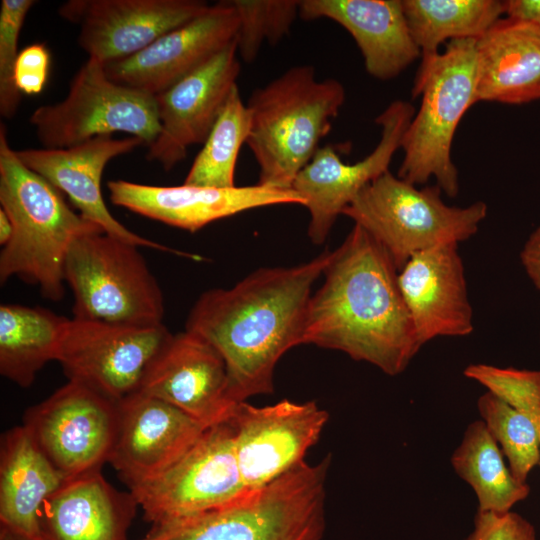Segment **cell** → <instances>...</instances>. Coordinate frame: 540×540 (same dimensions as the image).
I'll list each match as a JSON object with an SVG mask.
<instances>
[{
	"instance_id": "484cf974",
	"label": "cell",
	"mask_w": 540,
	"mask_h": 540,
	"mask_svg": "<svg viewBox=\"0 0 540 540\" xmlns=\"http://www.w3.org/2000/svg\"><path fill=\"white\" fill-rule=\"evenodd\" d=\"M65 480L23 424L6 431L0 445L1 532L40 540L43 504Z\"/></svg>"
},
{
	"instance_id": "f1b7e54d",
	"label": "cell",
	"mask_w": 540,
	"mask_h": 540,
	"mask_svg": "<svg viewBox=\"0 0 540 540\" xmlns=\"http://www.w3.org/2000/svg\"><path fill=\"white\" fill-rule=\"evenodd\" d=\"M421 58L439 53L445 41L477 39L504 14L499 0H402Z\"/></svg>"
},
{
	"instance_id": "4dcf8cb0",
	"label": "cell",
	"mask_w": 540,
	"mask_h": 540,
	"mask_svg": "<svg viewBox=\"0 0 540 540\" xmlns=\"http://www.w3.org/2000/svg\"><path fill=\"white\" fill-rule=\"evenodd\" d=\"M481 420L506 456L513 477L525 483L540 463V443L535 423L497 395L487 391L478 398Z\"/></svg>"
},
{
	"instance_id": "e575fe53",
	"label": "cell",
	"mask_w": 540,
	"mask_h": 540,
	"mask_svg": "<svg viewBox=\"0 0 540 540\" xmlns=\"http://www.w3.org/2000/svg\"><path fill=\"white\" fill-rule=\"evenodd\" d=\"M466 540H537V535L534 526L515 512H477Z\"/></svg>"
},
{
	"instance_id": "603a6c76",
	"label": "cell",
	"mask_w": 540,
	"mask_h": 540,
	"mask_svg": "<svg viewBox=\"0 0 540 540\" xmlns=\"http://www.w3.org/2000/svg\"><path fill=\"white\" fill-rule=\"evenodd\" d=\"M299 17L342 26L355 40L368 74L379 80L397 77L421 56L402 0H303Z\"/></svg>"
},
{
	"instance_id": "cb8c5ba5",
	"label": "cell",
	"mask_w": 540,
	"mask_h": 540,
	"mask_svg": "<svg viewBox=\"0 0 540 540\" xmlns=\"http://www.w3.org/2000/svg\"><path fill=\"white\" fill-rule=\"evenodd\" d=\"M137 507L101 471L66 479L43 504L40 540H129Z\"/></svg>"
},
{
	"instance_id": "7a4b0ae2",
	"label": "cell",
	"mask_w": 540,
	"mask_h": 540,
	"mask_svg": "<svg viewBox=\"0 0 540 540\" xmlns=\"http://www.w3.org/2000/svg\"><path fill=\"white\" fill-rule=\"evenodd\" d=\"M387 250L357 224L334 251L312 293L303 344L339 350L394 376L422 347Z\"/></svg>"
},
{
	"instance_id": "6da1fadb",
	"label": "cell",
	"mask_w": 540,
	"mask_h": 540,
	"mask_svg": "<svg viewBox=\"0 0 540 540\" xmlns=\"http://www.w3.org/2000/svg\"><path fill=\"white\" fill-rule=\"evenodd\" d=\"M331 255L326 250L297 266L258 269L231 288L204 292L191 308L185 330L223 358L235 402L273 391L277 362L303 344L312 288Z\"/></svg>"
},
{
	"instance_id": "9a60e30c",
	"label": "cell",
	"mask_w": 540,
	"mask_h": 540,
	"mask_svg": "<svg viewBox=\"0 0 540 540\" xmlns=\"http://www.w3.org/2000/svg\"><path fill=\"white\" fill-rule=\"evenodd\" d=\"M209 6L198 0H69L58 14L79 26V46L105 65L136 54Z\"/></svg>"
},
{
	"instance_id": "d6986e66",
	"label": "cell",
	"mask_w": 540,
	"mask_h": 540,
	"mask_svg": "<svg viewBox=\"0 0 540 540\" xmlns=\"http://www.w3.org/2000/svg\"><path fill=\"white\" fill-rule=\"evenodd\" d=\"M118 406V432L109 463L128 490L170 468L207 429L175 406L141 392Z\"/></svg>"
},
{
	"instance_id": "f546056e",
	"label": "cell",
	"mask_w": 540,
	"mask_h": 540,
	"mask_svg": "<svg viewBox=\"0 0 540 540\" xmlns=\"http://www.w3.org/2000/svg\"><path fill=\"white\" fill-rule=\"evenodd\" d=\"M250 112L235 86L195 157L184 184L214 188L235 187L240 149L250 133Z\"/></svg>"
},
{
	"instance_id": "ac0fdd59",
	"label": "cell",
	"mask_w": 540,
	"mask_h": 540,
	"mask_svg": "<svg viewBox=\"0 0 540 540\" xmlns=\"http://www.w3.org/2000/svg\"><path fill=\"white\" fill-rule=\"evenodd\" d=\"M238 25L232 3L220 1L136 54L105 64L106 74L156 96L236 41Z\"/></svg>"
},
{
	"instance_id": "44dd1931",
	"label": "cell",
	"mask_w": 540,
	"mask_h": 540,
	"mask_svg": "<svg viewBox=\"0 0 540 540\" xmlns=\"http://www.w3.org/2000/svg\"><path fill=\"white\" fill-rule=\"evenodd\" d=\"M140 145L144 143L133 136L121 139L98 136L64 149L27 148L16 152L29 169L66 195L79 213L97 224L105 234L138 247L179 254L129 230L113 217L104 201L101 180L106 165Z\"/></svg>"
},
{
	"instance_id": "4fadbf2b",
	"label": "cell",
	"mask_w": 540,
	"mask_h": 540,
	"mask_svg": "<svg viewBox=\"0 0 540 540\" xmlns=\"http://www.w3.org/2000/svg\"><path fill=\"white\" fill-rule=\"evenodd\" d=\"M415 112L410 102L394 100L375 120L381 136L370 154L345 163L335 146L325 145L298 173L292 189L305 200L310 214L308 236L314 244L324 243L344 209L368 184L389 171Z\"/></svg>"
},
{
	"instance_id": "ab89813d",
	"label": "cell",
	"mask_w": 540,
	"mask_h": 540,
	"mask_svg": "<svg viewBox=\"0 0 540 540\" xmlns=\"http://www.w3.org/2000/svg\"><path fill=\"white\" fill-rule=\"evenodd\" d=\"M1 540H21V539H18L10 534L1 532Z\"/></svg>"
},
{
	"instance_id": "e0dca14e",
	"label": "cell",
	"mask_w": 540,
	"mask_h": 540,
	"mask_svg": "<svg viewBox=\"0 0 540 540\" xmlns=\"http://www.w3.org/2000/svg\"><path fill=\"white\" fill-rule=\"evenodd\" d=\"M236 41L156 95L161 131L147 159L165 170L182 161L191 145L204 143L240 73Z\"/></svg>"
},
{
	"instance_id": "5bb4252c",
	"label": "cell",
	"mask_w": 540,
	"mask_h": 540,
	"mask_svg": "<svg viewBox=\"0 0 540 540\" xmlns=\"http://www.w3.org/2000/svg\"><path fill=\"white\" fill-rule=\"evenodd\" d=\"M235 453L248 491L259 489L304 461L328 413L314 401L282 400L264 407L240 402L232 417Z\"/></svg>"
},
{
	"instance_id": "2e32d148",
	"label": "cell",
	"mask_w": 540,
	"mask_h": 540,
	"mask_svg": "<svg viewBox=\"0 0 540 540\" xmlns=\"http://www.w3.org/2000/svg\"><path fill=\"white\" fill-rule=\"evenodd\" d=\"M137 392L175 406L207 428L230 421L239 404L231 396L223 358L187 330L170 335Z\"/></svg>"
},
{
	"instance_id": "8d00e7d4",
	"label": "cell",
	"mask_w": 540,
	"mask_h": 540,
	"mask_svg": "<svg viewBox=\"0 0 540 540\" xmlns=\"http://www.w3.org/2000/svg\"><path fill=\"white\" fill-rule=\"evenodd\" d=\"M506 18L532 25L540 31V0L503 1Z\"/></svg>"
},
{
	"instance_id": "ffe728a7",
	"label": "cell",
	"mask_w": 540,
	"mask_h": 540,
	"mask_svg": "<svg viewBox=\"0 0 540 540\" xmlns=\"http://www.w3.org/2000/svg\"><path fill=\"white\" fill-rule=\"evenodd\" d=\"M107 188L114 205L189 232L250 209L305 205V200L293 189L282 190L259 184L232 188L184 183L155 186L119 179L109 181Z\"/></svg>"
},
{
	"instance_id": "d6a6232c",
	"label": "cell",
	"mask_w": 540,
	"mask_h": 540,
	"mask_svg": "<svg viewBox=\"0 0 540 540\" xmlns=\"http://www.w3.org/2000/svg\"><path fill=\"white\" fill-rule=\"evenodd\" d=\"M33 0H2L0 7V114L11 119L16 114L21 93L14 82L19 55L18 40Z\"/></svg>"
},
{
	"instance_id": "5b68a950",
	"label": "cell",
	"mask_w": 540,
	"mask_h": 540,
	"mask_svg": "<svg viewBox=\"0 0 540 540\" xmlns=\"http://www.w3.org/2000/svg\"><path fill=\"white\" fill-rule=\"evenodd\" d=\"M329 457L302 461L226 506L152 525L141 540H321Z\"/></svg>"
},
{
	"instance_id": "1f68e13d",
	"label": "cell",
	"mask_w": 540,
	"mask_h": 540,
	"mask_svg": "<svg viewBox=\"0 0 540 540\" xmlns=\"http://www.w3.org/2000/svg\"><path fill=\"white\" fill-rule=\"evenodd\" d=\"M239 25L236 44L239 56L253 62L264 42L277 44L299 16L296 0H230Z\"/></svg>"
},
{
	"instance_id": "f35d334b",
	"label": "cell",
	"mask_w": 540,
	"mask_h": 540,
	"mask_svg": "<svg viewBox=\"0 0 540 540\" xmlns=\"http://www.w3.org/2000/svg\"><path fill=\"white\" fill-rule=\"evenodd\" d=\"M13 223L7 213L0 208V244L5 246L12 238Z\"/></svg>"
},
{
	"instance_id": "8992f818",
	"label": "cell",
	"mask_w": 540,
	"mask_h": 540,
	"mask_svg": "<svg viewBox=\"0 0 540 540\" xmlns=\"http://www.w3.org/2000/svg\"><path fill=\"white\" fill-rule=\"evenodd\" d=\"M476 39L447 43L443 52L421 58L412 97L421 96L402 139L398 177L414 185L430 178L449 197L459 191L451 149L455 132L476 100Z\"/></svg>"
},
{
	"instance_id": "ba28073f",
	"label": "cell",
	"mask_w": 540,
	"mask_h": 540,
	"mask_svg": "<svg viewBox=\"0 0 540 540\" xmlns=\"http://www.w3.org/2000/svg\"><path fill=\"white\" fill-rule=\"evenodd\" d=\"M73 318L131 326L163 323L164 298L138 246L103 232L77 239L64 268Z\"/></svg>"
},
{
	"instance_id": "30bf717a",
	"label": "cell",
	"mask_w": 540,
	"mask_h": 540,
	"mask_svg": "<svg viewBox=\"0 0 540 540\" xmlns=\"http://www.w3.org/2000/svg\"><path fill=\"white\" fill-rule=\"evenodd\" d=\"M152 525L226 506L244 496L232 420L207 428L159 476L128 490Z\"/></svg>"
},
{
	"instance_id": "74e56055",
	"label": "cell",
	"mask_w": 540,
	"mask_h": 540,
	"mask_svg": "<svg viewBox=\"0 0 540 540\" xmlns=\"http://www.w3.org/2000/svg\"><path fill=\"white\" fill-rule=\"evenodd\" d=\"M520 257L530 279L540 290V226L530 235Z\"/></svg>"
},
{
	"instance_id": "277c9868",
	"label": "cell",
	"mask_w": 540,
	"mask_h": 540,
	"mask_svg": "<svg viewBox=\"0 0 540 540\" xmlns=\"http://www.w3.org/2000/svg\"><path fill=\"white\" fill-rule=\"evenodd\" d=\"M345 101L333 78L317 80L311 65L290 67L254 90L247 102L246 144L259 167V185L289 190L309 163Z\"/></svg>"
},
{
	"instance_id": "7402d4cb",
	"label": "cell",
	"mask_w": 540,
	"mask_h": 540,
	"mask_svg": "<svg viewBox=\"0 0 540 540\" xmlns=\"http://www.w3.org/2000/svg\"><path fill=\"white\" fill-rule=\"evenodd\" d=\"M398 284L421 346L438 336H466L473 313L458 244L414 254L398 273Z\"/></svg>"
},
{
	"instance_id": "7c38bea8",
	"label": "cell",
	"mask_w": 540,
	"mask_h": 540,
	"mask_svg": "<svg viewBox=\"0 0 540 540\" xmlns=\"http://www.w3.org/2000/svg\"><path fill=\"white\" fill-rule=\"evenodd\" d=\"M171 334L164 323L142 327L70 318L56 361L68 381L120 402L139 390Z\"/></svg>"
},
{
	"instance_id": "83f0119b",
	"label": "cell",
	"mask_w": 540,
	"mask_h": 540,
	"mask_svg": "<svg viewBox=\"0 0 540 540\" xmlns=\"http://www.w3.org/2000/svg\"><path fill=\"white\" fill-rule=\"evenodd\" d=\"M456 474L474 490L478 511L507 513L530 493L527 482L517 481L506 466L499 445L483 420L470 423L451 457Z\"/></svg>"
},
{
	"instance_id": "d590c367",
	"label": "cell",
	"mask_w": 540,
	"mask_h": 540,
	"mask_svg": "<svg viewBox=\"0 0 540 540\" xmlns=\"http://www.w3.org/2000/svg\"><path fill=\"white\" fill-rule=\"evenodd\" d=\"M50 54L42 43L31 44L19 52L14 82L20 93L39 94L48 78Z\"/></svg>"
},
{
	"instance_id": "836d02e7",
	"label": "cell",
	"mask_w": 540,
	"mask_h": 540,
	"mask_svg": "<svg viewBox=\"0 0 540 540\" xmlns=\"http://www.w3.org/2000/svg\"><path fill=\"white\" fill-rule=\"evenodd\" d=\"M482 383L535 423L540 443V370L491 366L485 371Z\"/></svg>"
},
{
	"instance_id": "8fae6325",
	"label": "cell",
	"mask_w": 540,
	"mask_h": 540,
	"mask_svg": "<svg viewBox=\"0 0 540 540\" xmlns=\"http://www.w3.org/2000/svg\"><path fill=\"white\" fill-rule=\"evenodd\" d=\"M23 425L65 477L101 471L109 463L119 425V406L88 387L68 381L27 409Z\"/></svg>"
},
{
	"instance_id": "9c48e42d",
	"label": "cell",
	"mask_w": 540,
	"mask_h": 540,
	"mask_svg": "<svg viewBox=\"0 0 540 540\" xmlns=\"http://www.w3.org/2000/svg\"><path fill=\"white\" fill-rule=\"evenodd\" d=\"M43 148H69L98 136L128 133L150 146L161 125L156 97L111 80L94 58L80 67L67 96L36 108L29 118Z\"/></svg>"
},
{
	"instance_id": "4316f807",
	"label": "cell",
	"mask_w": 540,
	"mask_h": 540,
	"mask_svg": "<svg viewBox=\"0 0 540 540\" xmlns=\"http://www.w3.org/2000/svg\"><path fill=\"white\" fill-rule=\"evenodd\" d=\"M70 318L43 307L0 306V374L22 388L57 360Z\"/></svg>"
},
{
	"instance_id": "d4e9b609",
	"label": "cell",
	"mask_w": 540,
	"mask_h": 540,
	"mask_svg": "<svg viewBox=\"0 0 540 540\" xmlns=\"http://www.w3.org/2000/svg\"><path fill=\"white\" fill-rule=\"evenodd\" d=\"M476 100L520 105L540 99V31L508 18L476 39Z\"/></svg>"
},
{
	"instance_id": "3957f363",
	"label": "cell",
	"mask_w": 540,
	"mask_h": 540,
	"mask_svg": "<svg viewBox=\"0 0 540 540\" xmlns=\"http://www.w3.org/2000/svg\"><path fill=\"white\" fill-rule=\"evenodd\" d=\"M0 204L13 223L11 240L0 253V282L12 277L39 288L58 302L65 294L64 268L72 244L104 231L76 213L64 194L29 169L0 127Z\"/></svg>"
},
{
	"instance_id": "52a82bcc",
	"label": "cell",
	"mask_w": 540,
	"mask_h": 540,
	"mask_svg": "<svg viewBox=\"0 0 540 540\" xmlns=\"http://www.w3.org/2000/svg\"><path fill=\"white\" fill-rule=\"evenodd\" d=\"M436 184L417 185L384 173L368 184L343 215L367 231L389 253L400 271L416 253L473 236L487 215V204L447 205Z\"/></svg>"
}]
</instances>
